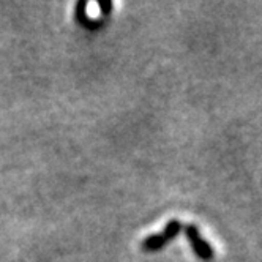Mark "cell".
<instances>
[{
  "label": "cell",
  "mask_w": 262,
  "mask_h": 262,
  "mask_svg": "<svg viewBox=\"0 0 262 262\" xmlns=\"http://www.w3.org/2000/svg\"><path fill=\"white\" fill-rule=\"evenodd\" d=\"M182 231L185 232V237L190 242V247H191V250L198 259L209 262L215 257L213 247L202 237V234L199 232V228L196 226V224H193V223L185 224Z\"/></svg>",
  "instance_id": "1"
},
{
  "label": "cell",
  "mask_w": 262,
  "mask_h": 262,
  "mask_svg": "<svg viewBox=\"0 0 262 262\" xmlns=\"http://www.w3.org/2000/svg\"><path fill=\"white\" fill-rule=\"evenodd\" d=\"M87 7H89V4L85 0L76 2V5H74V19H76V23L85 30H90V32L100 30L104 26V19L103 17H100V19H92V17L87 14Z\"/></svg>",
  "instance_id": "2"
},
{
  "label": "cell",
  "mask_w": 262,
  "mask_h": 262,
  "mask_svg": "<svg viewBox=\"0 0 262 262\" xmlns=\"http://www.w3.org/2000/svg\"><path fill=\"white\" fill-rule=\"evenodd\" d=\"M167 243L169 242H167V238L163 235V232H158V234H152V235L145 237L141 243V250L145 253H155V251L163 250Z\"/></svg>",
  "instance_id": "3"
},
{
  "label": "cell",
  "mask_w": 262,
  "mask_h": 262,
  "mask_svg": "<svg viewBox=\"0 0 262 262\" xmlns=\"http://www.w3.org/2000/svg\"><path fill=\"white\" fill-rule=\"evenodd\" d=\"M182 229H183L182 221H179V220H169V221L166 223L164 229H163V235L167 238V242H172L174 238H177L180 235Z\"/></svg>",
  "instance_id": "4"
},
{
  "label": "cell",
  "mask_w": 262,
  "mask_h": 262,
  "mask_svg": "<svg viewBox=\"0 0 262 262\" xmlns=\"http://www.w3.org/2000/svg\"><path fill=\"white\" fill-rule=\"evenodd\" d=\"M98 10L103 16V19H106V17H109L112 14V11H114V4L112 2H98Z\"/></svg>",
  "instance_id": "5"
}]
</instances>
